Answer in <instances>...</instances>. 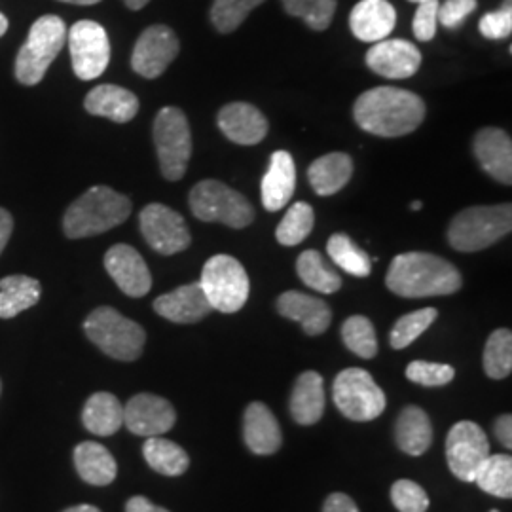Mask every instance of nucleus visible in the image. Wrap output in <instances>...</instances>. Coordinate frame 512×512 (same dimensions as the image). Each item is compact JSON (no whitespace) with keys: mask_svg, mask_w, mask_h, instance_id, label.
Wrapping results in <instances>:
<instances>
[{"mask_svg":"<svg viewBox=\"0 0 512 512\" xmlns=\"http://www.w3.org/2000/svg\"><path fill=\"white\" fill-rule=\"evenodd\" d=\"M353 118L366 133L403 137L420 128L425 120V103L420 95L403 88L380 86L355 101Z\"/></svg>","mask_w":512,"mask_h":512,"instance_id":"nucleus-1","label":"nucleus"},{"mask_svg":"<svg viewBox=\"0 0 512 512\" xmlns=\"http://www.w3.org/2000/svg\"><path fill=\"white\" fill-rule=\"evenodd\" d=\"M461 283V274L452 262L420 251L395 256L385 275L387 289L403 298L448 296L458 293Z\"/></svg>","mask_w":512,"mask_h":512,"instance_id":"nucleus-2","label":"nucleus"},{"mask_svg":"<svg viewBox=\"0 0 512 512\" xmlns=\"http://www.w3.org/2000/svg\"><path fill=\"white\" fill-rule=\"evenodd\" d=\"M131 215V202L109 186H92L63 217L65 236L71 239L92 238L124 224Z\"/></svg>","mask_w":512,"mask_h":512,"instance_id":"nucleus-3","label":"nucleus"},{"mask_svg":"<svg viewBox=\"0 0 512 512\" xmlns=\"http://www.w3.org/2000/svg\"><path fill=\"white\" fill-rule=\"evenodd\" d=\"M511 230V203L475 205L463 209L450 222L448 241L459 253H478L509 236Z\"/></svg>","mask_w":512,"mask_h":512,"instance_id":"nucleus-4","label":"nucleus"},{"mask_svg":"<svg viewBox=\"0 0 512 512\" xmlns=\"http://www.w3.org/2000/svg\"><path fill=\"white\" fill-rule=\"evenodd\" d=\"M84 330L105 355L126 363L139 359L147 342V332L139 323L109 306L93 310L84 321Z\"/></svg>","mask_w":512,"mask_h":512,"instance_id":"nucleus-5","label":"nucleus"},{"mask_svg":"<svg viewBox=\"0 0 512 512\" xmlns=\"http://www.w3.org/2000/svg\"><path fill=\"white\" fill-rule=\"evenodd\" d=\"M67 40L65 21L57 16L38 18L16 59V78L25 86H37L46 76Z\"/></svg>","mask_w":512,"mask_h":512,"instance_id":"nucleus-6","label":"nucleus"},{"mask_svg":"<svg viewBox=\"0 0 512 512\" xmlns=\"http://www.w3.org/2000/svg\"><path fill=\"white\" fill-rule=\"evenodd\" d=\"M190 209L203 222H220L228 228L241 230L253 224L255 209L251 202L228 184L207 179L190 190Z\"/></svg>","mask_w":512,"mask_h":512,"instance_id":"nucleus-7","label":"nucleus"},{"mask_svg":"<svg viewBox=\"0 0 512 512\" xmlns=\"http://www.w3.org/2000/svg\"><path fill=\"white\" fill-rule=\"evenodd\" d=\"M203 293L213 311L236 313L247 304L251 283L238 258L230 255L211 256L203 266L200 279Z\"/></svg>","mask_w":512,"mask_h":512,"instance_id":"nucleus-8","label":"nucleus"},{"mask_svg":"<svg viewBox=\"0 0 512 512\" xmlns=\"http://www.w3.org/2000/svg\"><path fill=\"white\" fill-rule=\"evenodd\" d=\"M154 145L162 175L167 181H181L192 156V133L183 110L165 107L156 114Z\"/></svg>","mask_w":512,"mask_h":512,"instance_id":"nucleus-9","label":"nucleus"},{"mask_svg":"<svg viewBox=\"0 0 512 512\" xmlns=\"http://www.w3.org/2000/svg\"><path fill=\"white\" fill-rule=\"evenodd\" d=\"M332 399L338 410L351 421L376 420L387 406L384 389L363 368L342 370L332 385Z\"/></svg>","mask_w":512,"mask_h":512,"instance_id":"nucleus-10","label":"nucleus"},{"mask_svg":"<svg viewBox=\"0 0 512 512\" xmlns=\"http://www.w3.org/2000/svg\"><path fill=\"white\" fill-rule=\"evenodd\" d=\"M73 71L80 80H95L110 63L109 35L92 19L76 21L67 33Z\"/></svg>","mask_w":512,"mask_h":512,"instance_id":"nucleus-11","label":"nucleus"},{"mask_svg":"<svg viewBox=\"0 0 512 512\" xmlns=\"http://www.w3.org/2000/svg\"><path fill=\"white\" fill-rule=\"evenodd\" d=\"M490 456V440L475 421H458L446 439L448 467L461 482H473L476 471Z\"/></svg>","mask_w":512,"mask_h":512,"instance_id":"nucleus-12","label":"nucleus"},{"mask_svg":"<svg viewBox=\"0 0 512 512\" xmlns=\"http://www.w3.org/2000/svg\"><path fill=\"white\" fill-rule=\"evenodd\" d=\"M139 228L148 245L160 255H177L192 241L183 217L164 203H148L139 215Z\"/></svg>","mask_w":512,"mask_h":512,"instance_id":"nucleus-13","label":"nucleus"},{"mask_svg":"<svg viewBox=\"0 0 512 512\" xmlns=\"http://www.w3.org/2000/svg\"><path fill=\"white\" fill-rule=\"evenodd\" d=\"M179 52L181 44L175 31L167 25H152L137 40L131 54V67L143 78L154 80L165 73Z\"/></svg>","mask_w":512,"mask_h":512,"instance_id":"nucleus-14","label":"nucleus"},{"mask_svg":"<svg viewBox=\"0 0 512 512\" xmlns=\"http://www.w3.org/2000/svg\"><path fill=\"white\" fill-rule=\"evenodd\" d=\"M175 421V408L158 395L139 393L124 406V425L137 437H162Z\"/></svg>","mask_w":512,"mask_h":512,"instance_id":"nucleus-15","label":"nucleus"},{"mask_svg":"<svg viewBox=\"0 0 512 512\" xmlns=\"http://www.w3.org/2000/svg\"><path fill=\"white\" fill-rule=\"evenodd\" d=\"M365 61L372 73L389 80H404L420 71L421 52L403 38H385L366 52Z\"/></svg>","mask_w":512,"mask_h":512,"instance_id":"nucleus-16","label":"nucleus"},{"mask_svg":"<svg viewBox=\"0 0 512 512\" xmlns=\"http://www.w3.org/2000/svg\"><path fill=\"white\" fill-rule=\"evenodd\" d=\"M105 268L118 289L131 298H141L152 289V275L145 258L131 245L118 243L105 255Z\"/></svg>","mask_w":512,"mask_h":512,"instance_id":"nucleus-17","label":"nucleus"},{"mask_svg":"<svg viewBox=\"0 0 512 512\" xmlns=\"http://www.w3.org/2000/svg\"><path fill=\"white\" fill-rule=\"evenodd\" d=\"M219 128L232 143L241 147H255L268 135L266 116L251 103H228L217 116Z\"/></svg>","mask_w":512,"mask_h":512,"instance_id":"nucleus-18","label":"nucleus"},{"mask_svg":"<svg viewBox=\"0 0 512 512\" xmlns=\"http://www.w3.org/2000/svg\"><path fill=\"white\" fill-rule=\"evenodd\" d=\"M480 167L501 184L512 183L511 135L499 128H484L476 133L473 143Z\"/></svg>","mask_w":512,"mask_h":512,"instance_id":"nucleus-19","label":"nucleus"},{"mask_svg":"<svg viewBox=\"0 0 512 512\" xmlns=\"http://www.w3.org/2000/svg\"><path fill=\"white\" fill-rule=\"evenodd\" d=\"M154 311L167 321H173L179 325H190L205 319L213 308L198 281L158 296L154 300Z\"/></svg>","mask_w":512,"mask_h":512,"instance_id":"nucleus-20","label":"nucleus"},{"mask_svg":"<svg viewBox=\"0 0 512 512\" xmlns=\"http://www.w3.org/2000/svg\"><path fill=\"white\" fill-rule=\"evenodd\" d=\"M397 12L387 0H361L349 14V29L361 42H380L393 33Z\"/></svg>","mask_w":512,"mask_h":512,"instance_id":"nucleus-21","label":"nucleus"},{"mask_svg":"<svg viewBox=\"0 0 512 512\" xmlns=\"http://www.w3.org/2000/svg\"><path fill=\"white\" fill-rule=\"evenodd\" d=\"M296 188V165L287 150H277L270 158L268 171L260 184V198L266 211L275 213L293 200Z\"/></svg>","mask_w":512,"mask_h":512,"instance_id":"nucleus-22","label":"nucleus"},{"mask_svg":"<svg viewBox=\"0 0 512 512\" xmlns=\"http://www.w3.org/2000/svg\"><path fill=\"white\" fill-rule=\"evenodd\" d=\"M277 311L291 321H298L308 336L327 332L332 321V311L325 300L298 291L281 294L277 300Z\"/></svg>","mask_w":512,"mask_h":512,"instance_id":"nucleus-23","label":"nucleus"},{"mask_svg":"<svg viewBox=\"0 0 512 512\" xmlns=\"http://www.w3.org/2000/svg\"><path fill=\"white\" fill-rule=\"evenodd\" d=\"M243 439L256 456H272L281 448V427L264 403H251L243 416Z\"/></svg>","mask_w":512,"mask_h":512,"instance_id":"nucleus-24","label":"nucleus"},{"mask_svg":"<svg viewBox=\"0 0 512 512\" xmlns=\"http://www.w3.org/2000/svg\"><path fill=\"white\" fill-rule=\"evenodd\" d=\"M84 107L93 114L116 124L131 122L139 112V99L133 92L114 84H101L86 95Z\"/></svg>","mask_w":512,"mask_h":512,"instance_id":"nucleus-25","label":"nucleus"},{"mask_svg":"<svg viewBox=\"0 0 512 512\" xmlns=\"http://www.w3.org/2000/svg\"><path fill=\"white\" fill-rule=\"evenodd\" d=\"M325 412V382L315 370L298 376L291 395V416L300 425H315Z\"/></svg>","mask_w":512,"mask_h":512,"instance_id":"nucleus-26","label":"nucleus"},{"mask_svg":"<svg viewBox=\"0 0 512 512\" xmlns=\"http://www.w3.org/2000/svg\"><path fill=\"white\" fill-rule=\"evenodd\" d=\"M353 160L344 152H330L317 158L308 169V181L317 196H332L349 183Z\"/></svg>","mask_w":512,"mask_h":512,"instance_id":"nucleus-27","label":"nucleus"},{"mask_svg":"<svg viewBox=\"0 0 512 512\" xmlns=\"http://www.w3.org/2000/svg\"><path fill=\"white\" fill-rule=\"evenodd\" d=\"M74 465L80 478L92 486H109L118 475L116 459L99 442H82L74 448Z\"/></svg>","mask_w":512,"mask_h":512,"instance_id":"nucleus-28","label":"nucleus"},{"mask_svg":"<svg viewBox=\"0 0 512 512\" xmlns=\"http://www.w3.org/2000/svg\"><path fill=\"white\" fill-rule=\"evenodd\" d=\"M397 446L408 456H421L433 444V427L420 406H406L395 423Z\"/></svg>","mask_w":512,"mask_h":512,"instance_id":"nucleus-29","label":"nucleus"},{"mask_svg":"<svg viewBox=\"0 0 512 512\" xmlns=\"http://www.w3.org/2000/svg\"><path fill=\"white\" fill-rule=\"evenodd\" d=\"M82 423L93 435L110 437L124 425V406L112 393L99 391L84 406Z\"/></svg>","mask_w":512,"mask_h":512,"instance_id":"nucleus-30","label":"nucleus"},{"mask_svg":"<svg viewBox=\"0 0 512 512\" xmlns=\"http://www.w3.org/2000/svg\"><path fill=\"white\" fill-rule=\"evenodd\" d=\"M42 294L40 281L27 275L0 279V319H12L37 304Z\"/></svg>","mask_w":512,"mask_h":512,"instance_id":"nucleus-31","label":"nucleus"},{"mask_svg":"<svg viewBox=\"0 0 512 512\" xmlns=\"http://www.w3.org/2000/svg\"><path fill=\"white\" fill-rule=\"evenodd\" d=\"M296 272L302 283L317 293L334 294L342 289V277L315 249H308L298 256Z\"/></svg>","mask_w":512,"mask_h":512,"instance_id":"nucleus-32","label":"nucleus"},{"mask_svg":"<svg viewBox=\"0 0 512 512\" xmlns=\"http://www.w3.org/2000/svg\"><path fill=\"white\" fill-rule=\"evenodd\" d=\"M148 465L164 476H181L188 471L190 458L179 444L162 437H148L143 446Z\"/></svg>","mask_w":512,"mask_h":512,"instance_id":"nucleus-33","label":"nucleus"},{"mask_svg":"<svg viewBox=\"0 0 512 512\" xmlns=\"http://www.w3.org/2000/svg\"><path fill=\"white\" fill-rule=\"evenodd\" d=\"M478 488L486 494L511 499L512 495V458L507 454H490L476 471Z\"/></svg>","mask_w":512,"mask_h":512,"instance_id":"nucleus-34","label":"nucleus"},{"mask_svg":"<svg viewBox=\"0 0 512 512\" xmlns=\"http://www.w3.org/2000/svg\"><path fill=\"white\" fill-rule=\"evenodd\" d=\"M327 253L330 260L346 274L368 277L372 272V260L346 234H334L327 243Z\"/></svg>","mask_w":512,"mask_h":512,"instance_id":"nucleus-35","label":"nucleus"},{"mask_svg":"<svg viewBox=\"0 0 512 512\" xmlns=\"http://www.w3.org/2000/svg\"><path fill=\"white\" fill-rule=\"evenodd\" d=\"M313 222H315V213H313L311 205L304 202L293 203L289 207L287 215L279 222V226L275 230V238L285 247L300 245L304 239L310 236Z\"/></svg>","mask_w":512,"mask_h":512,"instance_id":"nucleus-36","label":"nucleus"},{"mask_svg":"<svg viewBox=\"0 0 512 512\" xmlns=\"http://www.w3.org/2000/svg\"><path fill=\"white\" fill-rule=\"evenodd\" d=\"M342 340L349 351L361 359H374L378 355V336L372 321L365 315H351L342 325Z\"/></svg>","mask_w":512,"mask_h":512,"instance_id":"nucleus-37","label":"nucleus"},{"mask_svg":"<svg viewBox=\"0 0 512 512\" xmlns=\"http://www.w3.org/2000/svg\"><path fill=\"white\" fill-rule=\"evenodd\" d=\"M484 370L492 380H503L512 370V332L497 329L484 348Z\"/></svg>","mask_w":512,"mask_h":512,"instance_id":"nucleus-38","label":"nucleus"},{"mask_svg":"<svg viewBox=\"0 0 512 512\" xmlns=\"http://www.w3.org/2000/svg\"><path fill=\"white\" fill-rule=\"evenodd\" d=\"M439 317V311L435 308H423V310L412 311L401 317L389 334L391 348L404 349L414 344L425 330L429 329Z\"/></svg>","mask_w":512,"mask_h":512,"instance_id":"nucleus-39","label":"nucleus"},{"mask_svg":"<svg viewBox=\"0 0 512 512\" xmlns=\"http://www.w3.org/2000/svg\"><path fill=\"white\" fill-rule=\"evenodd\" d=\"M289 16L304 19L313 31H327L336 12V0H281Z\"/></svg>","mask_w":512,"mask_h":512,"instance_id":"nucleus-40","label":"nucleus"},{"mask_svg":"<svg viewBox=\"0 0 512 512\" xmlns=\"http://www.w3.org/2000/svg\"><path fill=\"white\" fill-rule=\"evenodd\" d=\"M262 2L266 0H215L211 8V21L222 35L234 33Z\"/></svg>","mask_w":512,"mask_h":512,"instance_id":"nucleus-41","label":"nucleus"},{"mask_svg":"<svg viewBox=\"0 0 512 512\" xmlns=\"http://www.w3.org/2000/svg\"><path fill=\"white\" fill-rule=\"evenodd\" d=\"M406 378L423 387H440V385L450 384L456 378V370L450 365L414 361L406 368Z\"/></svg>","mask_w":512,"mask_h":512,"instance_id":"nucleus-42","label":"nucleus"},{"mask_svg":"<svg viewBox=\"0 0 512 512\" xmlns=\"http://www.w3.org/2000/svg\"><path fill=\"white\" fill-rule=\"evenodd\" d=\"M391 501L399 512H425L429 509V495L412 480H397L391 488Z\"/></svg>","mask_w":512,"mask_h":512,"instance_id":"nucleus-43","label":"nucleus"},{"mask_svg":"<svg viewBox=\"0 0 512 512\" xmlns=\"http://www.w3.org/2000/svg\"><path fill=\"white\" fill-rule=\"evenodd\" d=\"M478 29L482 37L488 40H503L511 37L512 33V4L507 0L497 12H490L480 19Z\"/></svg>","mask_w":512,"mask_h":512,"instance_id":"nucleus-44","label":"nucleus"},{"mask_svg":"<svg viewBox=\"0 0 512 512\" xmlns=\"http://www.w3.org/2000/svg\"><path fill=\"white\" fill-rule=\"evenodd\" d=\"M439 4V0H427L418 6V12L412 21V31H414V37L421 42H429L437 35Z\"/></svg>","mask_w":512,"mask_h":512,"instance_id":"nucleus-45","label":"nucleus"},{"mask_svg":"<svg viewBox=\"0 0 512 512\" xmlns=\"http://www.w3.org/2000/svg\"><path fill=\"white\" fill-rule=\"evenodd\" d=\"M478 6V0H446L439 4V23L446 29H458L467 16H471Z\"/></svg>","mask_w":512,"mask_h":512,"instance_id":"nucleus-46","label":"nucleus"},{"mask_svg":"<svg viewBox=\"0 0 512 512\" xmlns=\"http://www.w3.org/2000/svg\"><path fill=\"white\" fill-rule=\"evenodd\" d=\"M323 512H359V509L349 495L330 494L325 501Z\"/></svg>","mask_w":512,"mask_h":512,"instance_id":"nucleus-47","label":"nucleus"},{"mask_svg":"<svg viewBox=\"0 0 512 512\" xmlns=\"http://www.w3.org/2000/svg\"><path fill=\"white\" fill-rule=\"evenodd\" d=\"M495 435H497V439L499 442L507 448V450H511L512 448V418L509 414H505V416H501V418H497L495 421Z\"/></svg>","mask_w":512,"mask_h":512,"instance_id":"nucleus-48","label":"nucleus"},{"mask_svg":"<svg viewBox=\"0 0 512 512\" xmlns=\"http://www.w3.org/2000/svg\"><path fill=\"white\" fill-rule=\"evenodd\" d=\"M126 512H169L164 507L154 505L152 501H148L143 495H135L131 497L126 505Z\"/></svg>","mask_w":512,"mask_h":512,"instance_id":"nucleus-49","label":"nucleus"},{"mask_svg":"<svg viewBox=\"0 0 512 512\" xmlns=\"http://www.w3.org/2000/svg\"><path fill=\"white\" fill-rule=\"evenodd\" d=\"M12 230H14V219L12 215L0 207V255L8 243V239L12 236Z\"/></svg>","mask_w":512,"mask_h":512,"instance_id":"nucleus-50","label":"nucleus"},{"mask_svg":"<svg viewBox=\"0 0 512 512\" xmlns=\"http://www.w3.org/2000/svg\"><path fill=\"white\" fill-rule=\"evenodd\" d=\"M126 2V6H128L129 10H141V8H145L150 0H124Z\"/></svg>","mask_w":512,"mask_h":512,"instance_id":"nucleus-51","label":"nucleus"},{"mask_svg":"<svg viewBox=\"0 0 512 512\" xmlns=\"http://www.w3.org/2000/svg\"><path fill=\"white\" fill-rule=\"evenodd\" d=\"M63 512H101L97 507H93V505H76V507H71V509H67V511Z\"/></svg>","mask_w":512,"mask_h":512,"instance_id":"nucleus-52","label":"nucleus"},{"mask_svg":"<svg viewBox=\"0 0 512 512\" xmlns=\"http://www.w3.org/2000/svg\"><path fill=\"white\" fill-rule=\"evenodd\" d=\"M61 2H69V4H76V6H92V4H97L101 0H61Z\"/></svg>","mask_w":512,"mask_h":512,"instance_id":"nucleus-53","label":"nucleus"},{"mask_svg":"<svg viewBox=\"0 0 512 512\" xmlns=\"http://www.w3.org/2000/svg\"><path fill=\"white\" fill-rule=\"evenodd\" d=\"M6 31H8V19H6L4 14H0V37H2Z\"/></svg>","mask_w":512,"mask_h":512,"instance_id":"nucleus-54","label":"nucleus"},{"mask_svg":"<svg viewBox=\"0 0 512 512\" xmlns=\"http://www.w3.org/2000/svg\"><path fill=\"white\" fill-rule=\"evenodd\" d=\"M410 207H412V211H421V202H414Z\"/></svg>","mask_w":512,"mask_h":512,"instance_id":"nucleus-55","label":"nucleus"},{"mask_svg":"<svg viewBox=\"0 0 512 512\" xmlns=\"http://www.w3.org/2000/svg\"><path fill=\"white\" fill-rule=\"evenodd\" d=\"M408 2H416V4H421V2H427V0H408Z\"/></svg>","mask_w":512,"mask_h":512,"instance_id":"nucleus-56","label":"nucleus"},{"mask_svg":"<svg viewBox=\"0 0 512 512\" xmlns=\"http://www.w3.org/2000/svg\"><path fill=\"white\" fill-rule=\"evenodd\" d=\"M0 393H2V384H0Z\"/></svg>","mask_w":512,"mask_h":512,"instance_id":"nucleus-57","label":"nucleus"},{"mask_svg":"<svg viewBox=\"0 0 512 512\" xmlns=\"http://www.w3.org/2000/svg\"><path fill=\"white\" fill-rule=\"evenodd\" d=\"M490 512H499V511H495V509H494V511H490Z\"/></svg>","mask_w":512,"mask_h":512,"instance_id":"nucleus-58","label":"nucleus"}]
</instances>
